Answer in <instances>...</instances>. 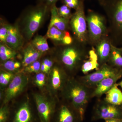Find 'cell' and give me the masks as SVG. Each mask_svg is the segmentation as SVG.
I'll list each match as a JSON object with an SVG mask.
<instances>
[{"mask_svg":"<svg viewBox=\"0 0 122 122\" xmlns=\"http://www.w3.org/2000/svg\"><path fill=\"white\" fill-rule=\"evenodd\" d=\"M83 45L75 40L71 45L56 46L54 49L52 57L55 62L70 77H74L81 70L82 66L88 58V53Z\"/></svg>","mask_w":122,"mask_h":122,"instance_id":"6da1fadb","label":"cell"},{"mask_svg":"<svg viewBox=\"0 0 122 122\" xmlns=\"http://www.w3.org/2000/svg\"><path fill=\"white\" fill-rule=\"evenodd\" d=\"M94 89L87 87L75 77H70L61 92V100L73 107L83 121Z\"/></svg>","mask_w":122,"mask_h":122,"instance_id":"7a4b0ae2","label":"cell"},{"mask_svg":"<svg viewBox=\"0 0 122 122\" xmlns=\"http://www.w3.org/2000/svg\"><path fill=\"white\" fill-rule=\"evenodd\" d=\"M50 12V9L49 7L40 4L24 10L20 18L21 20L16 24L25 41H30Z\"/></svg>","mask_w":122,"mask_h":122,"instance_id":"3957f363","label":"cell"},{"mask_svg":"<svg viewBox=\"0 0 122 122\" xmlns=\"http://www.w3.org/2000/svg\"><path fill=\"white\" fill-rule=\"evenodd\" d=\"M99 2L108 18L112 43L115 46L122 45V0H102Z\"/></svg>","mask_w":122,"mask_h":122,"instance_id":"277c9868","label":"cell"},{"mask_svg":"<svg viewBox=\"0 0 122 122\" xmlns=\"http://www.w3.org/2000/svg\"><path fill=\"white\" fill-rule=\"evenodd\" d=\"M89 41L96 45L101 39L108 35V28L105 17L91 10L86 16Z\"/></svg>","mask_w":122,"mask_h":122,"instance_id":"5b68a950","label":"cell"},{"mask_svg":"<svg viewBox=\"0 0 122 122\" xmlns=\"http://www.w3.org/2000/svg\"><path fill=\"white\" fill-rule=\"evenodd\" d=\"M70 26L75 40L83 45L89 41L83 0H81L78 7L72 14L70 20Z\"/></svg>","mask_w":122,"mask_h":122,"instance_id":"8992f818","label":"cell"},{"mask_svg":"<svg viewBox=\"0 0 122 122\" xmlns=\"http://www.w3.org/2000/svg\"><path fill=\"white\" fill-rule=\"evenodd\" d=\"M70 77L65 70L55 62L47 76L46 91L48 94L59 100V96Z\"/></svg>","mask_w":122,"mask_h":122,"instance_id":"52a82bcc","label":"cell"},{"mask_svg":"<svg viewBox=\"0 0 122 122\" xmlns=\"http://www.w3.org/2000/svg\"><path fill=\"white\" fill-rule=\"evenodd\" d=\"M34 98L39 122H51L56 108L57 100L49 95L44 93H35Z\"/></svg>","mask_w":122,"mask_h":122,"instance_id":"ba28073f","label":"cell"},{"mask_svg":"<svg viewBox=\"0 0 122 122\" xmlns=\"http://www.w3.org/2000/svg\"><path fill=\"white\" fill-rule=\"evenodd\" d=\"M29 81L28 74L21 71L16 74L14 77L4 91L0 94L2 105L8 104L10 102L22 93Z\"/></svg>","mask_w":122,"mask_h":122,"instance_id":"9c48e42d","label":"cell"},{"mask_svg":"<svg viewBox=\"0 0 122 122\" xmlns=\"http://www.w3.org/2000/svg\"><path fill=\"white\" fill-rule=\"evenodd\" d=\"M113 119H122L121 106L112 105L105 99H99L94 106L92 120L93 121Z\"/></svg>","mask_w":122,"mask_h":122,"instance_id":"30bf717a","label":"cell"},{"mask_svg":"<svg viewBox=\"0 0 122 122\" xmlns=\"http://www.w3.org/2000/svg\"><path fill=\"white\" fill-rule=\"evenodd\" d=\"M122 69L114 68L106 63L99 67L96 71L77 78L81 83L87 87L94 89L101 81L107 78L114 75Z\"/></svg>","mask_w":122,"mask_h":122,"instance_id":"8fae6325","label":"cell"},{"mask_svg":"<svg viewBox=\"0 0 122 122\" xmlns=\"http://www.w3.org/2000/svg\"><path fill=\"white\" fill-rule=\"evenodd\" d=\"M8 122H39L36 110H33L28 100L23 101L13 109H11Z\"/></svg>","mask_w":122,"mask_h":122,"instance_id":"7c38bea8","label":"cell"},{"mask_svg":"<svg viewBox=\"0 0 122 122\" xmlns=\"http://www.w3.org/2000/svg\"><path fill=\"white\" fill-rule=\"evenodd\" d=\"M57 105L51 122H82L79 114L71 105L61 100Z\"/></svg>","mask_w":122,"mask_h":122,"instance_id":"4fadbf2b","label":"cell"},{"mask_svg":"<svg viewBox=\"0 0 122 122\" xmlns=\"http://www.w3.org/2000/svg\"><path fill=\"white\" fill-rule=\"evenodd\" d=\"M25 42L16 23L9 24L5 43L9 47L18 52L24 47Z\"/></svg>","mask_w":122,"mask_h":122,"instance_id":"5bb4252c","label":"cell"},{"mask_svg":"<svg viewBox=\"0 0 122 122\" xmlns=\"http://www.w3.org/2000/svg\"><path fill=\"white\" fill-rule=\"evenodd\" d=\"M122 77V71L101 81L94 89L92 95V98L95 97L100 98L103 94L106 93Z\"/></svg>","mask_w":122,"mask_h":122,"instance_id":"9a60e30c","label":"cell"},{"mask_svg":"<svg viewBox=\"0 0 122 122\" xmlns=\"http://www.w3.org/2000/svg\"><path fill=\"white\" fill-rule=\"evenodd\" d=\"M112 44L110 39L106 37L101 39L96 44L95 51L99 66L107 63L111 52Z\"/></svg>","mask_w":122,"mask_h":122,"instance_id":"2e32d148","label":"cell"},{"mask_svg":"<svg viewBox=\"0 0 122 122\" xmlns=\"http://www.w3.org/2000/svg\"><path fill=\"white\" fill-rule=\"evenodd\" d=\"M21 50L22 51L21 62L23 68L38 61L44 54L38 51L30 42H28Z\"/></svg>","mask_w":122,"mask_h":122,"instance_id":"e0dca14e","label":"cell"},{"mask_svg":"<svg viewBox=\"0 0 122 122\" xmlns=\"http://www.w3.org/2000/svg\"><path fill=\"white\" fill-rule=\"evenodd\" d=\"M51 20L48 28L54 26L59 30L65 31L70 30V20L66 19L59 15L58 8L56 5L50 9Z\"/></svg>","mask_w":122,"mask_h":122,"instance_id":"ac0fdd59","label":"cell"},{"mask_svg":"<svg viewBox=\"0 0 122 122\" xmlns=\"http://www.w3.org/2000/svg\"><path fill=\"white\" fill-rule=\"evenodd\" d=\"M88 59H86L82 66L81 71L84 74H88L91 71L99 68L98 58L95 50H91L88 52Z\"/></svg>","mask_w":122,"mask_h":122,"instance_id":"d6986e66","label":"cell"},{"mask_svg":"<svg viewBox=\"0 0 122 122\" xmlns=\"http://www.w3.org/2000/svg\"><path fill=\"white\" fill-rule=\"evenodd\" d=\"M117 83L106 94L104 99L112 105L121 106L122 105V92L118 87Z\"/></svg>","mask_w":122,"mask_h":122,"instance_id":"ffe728a7","label":"cell"},{"mask_svg":"<svg viewBox=\"0 0 122 122\" xmlns=\"http://www.w3.org/2000/svg\"><path fill=\"white\" fill-rule=\"evenodd\" d=\"M114 68L122 69V55L118 48L112 44L111 52L107 63Z\"/></svg>","mask_w":122,"mask_h":122,"instance_id":"44dd1931","label":"cell"},{"mask_svg":"<svg viewBox=\"0 0 122 122\" xmlns=\"http://www.w3.org/2000/svg\"><path fill=\"white\" fill-rule=\"evenodd\" d=\"M65 31L59 30L53 26L48 29L46 36L52 41L56 46L61 45L64 36Z\"/></svg>","mask_w":122,"mask_h":122,"instance_id":"7402d4cb","label":"cell"},{"mask_svg":"<svg viewBox=\"0 0 122 122\" xmlns=\"http://www.w3.org/2000/svg\"><path fill=\"white\" fill-rule=\"evenodd\" d=\"M0 69L16 74L22 71L23 67L21 61L11 59L0 62Z\"/></svg>","mask_w":122,"mask_h":122,"instance_id":"603a6c76","label":"cell"},{"mask_svg":"<svg viewBox=\"0 0 122 122\" xmlns=\"http://www.w3.org/2000/svg\"><path fill=\"white\" fill-rule=\"evenodd\" d=\"M47 39L46 36L37 35L30 42L38 51L44 54L50 50Z\"/></svg>","mask_w":122,"mask_h":122,"instance_id":"cb8c5ba5","label":"cell"},{"mask_svg":"<svg viewBox=\"0 0 122 122\" xmlns=\"http://www.w3.org/2000/svg\"><path fill=\"white\" fill-rule=\"evenodd\" d=\"M18 52L10 48L5 43H0V62L14 59L17 56Z\"/></svg>","mask_w":122,"mask_h":122,"instance_id":"d4e9b609","label":"cell"},{"mask_svg":"<svg viewBox=\"0 0 122 122\" xmlns=\"http://www.w3.org/2000/svg\"><path fill=\"white\" fill-rule=\"evenodd\" d=\"M48 75L43 72H40L35 74L33 79L34 85L42 92L46 91Z\"/></svg>","mask_w":122,"mask_h":122,"instance_id":"484cf974","label":"cell"},{"mask_svg":"<svg viewBox=\"0 0 122 122\" xmlns=\"http://www.w3.org/2000/svg\"><path fill=\"white\" fill-rule=\"evenodd\" d=\"M16 74L0 69V90L3 92L7 87Z\"/></svg>","mask_w":122,"mask_h":122,"instance_id":"4316f807","label":"cell"},{"mask_svg":"<svg viewBox=\"0 0 122 122\" xmlns=\"http://www.w3.org/2000/svg\"><path fill=\"white\" fill-rule=\"evenodd\" d=\"M41 62L39 60L24 67L22 71L27 74L33 73L36 74L41 72Z\"/></svg>","mask_w":122,"mask_h":122,"instance_id":"83f0119b","label":"cell"},{"mask_svg":"<svg viewBox=\"0 0 122 122\" xmlns=\"http://www.w3.org/2000/svg\"><path fill=\"white\" fill-rule=\"evenodd\" d=\"M10 112L11 109L8 104L1 105L0 108V122H8Z\"/></svg>","mask_w":122,"mask_h":122,"instance_id":"f1b7e54d","label":"cell"},{"mask_svg":"<svg viewBox=\"0 0 122 122\" xmlns=\"http://www.w3.org/2000/svg\"><path fill=\"white\" fill-rule=\"evenodd\" d=\"M9 24L0 20V43H5L8 30Z\"/></svg>","mask_w":122,"mask_h":122,"instance_id":"f546056e","label":"cell"},{"mask_svg":"<svg viewBox=\"0 0 122 122\" xmlns=\"http://www.w3.org/2000/svg\"><path fill=\"white\" fill-rule=\"evenodd\" d=\"M58 12L61 16L66 19L70 20L73 14L71 11V9L65 5L58 8Z\"/></svg>","mask_w":122,"mask_h":122,"instance_id":"4dcf8cb0","label":"cell"},{"mask_svg":"<svg viewBox=\"0 0 122 122\" xmlns=\"http://www.w3.org/2000/svg\"><path fill=\"white\" fill-rule=\"evenodd\" d=\"M74 41V38L72 37L69 30H66L65 31L61 45H69L72 44Z\"/></svg>","mask_w":122,"mask_h":122,"instance_id":"1f68e13d","label":"cell"},{"mask_svg":"<svg viewBox=\"0 0 122 122\" xmlns=\"http://www.w3.org/2000/svg\"><path fill=\"white\" fill-rule=\"evenodd\" d=\"M63 5H66L70 9L76 10L80 4L81 0H61Z\"/></svg>","mask_w":122,"mask_h":122,"instance_id":"d6a6232c","label":"cell"},{"mask_svg":"<svg viewBox=\"0 0 122 122\" xmlns=\"http://www.w3.org/2000/svg\"><path fill=\"white\" fill-rule=\"evenodd\" d=\"M42 62L45 64L49 72L51 70L55 62L54 59L52 57H46L43 59Z\"/></svg>","mask_w":122,"mask_h":122,"instance_id":"836d02e7","label":"cell"},{"mask_svg":"<svg viewBox=\"0 0 122 122\" xmlns=\"http://www.w3.org/2000/svg\"><path fill=\"white\" fill-rule=\"evenodd\" d=\"M59 0H37V4H42L47 6L50 9L56 5L57 2Z\"/></svg>","mask_w":122,"mask_h":122,"instance_id":"e575fe53","label":"cell"},{"mask_svg":"<svg viewBox=\"0 0 122 122\" xmlns=\"http://www.w3.org/2000/svg\"><path fill=\"white\" fill-rule=\"evenodd\" d=\"M105 122H122L121 119H113L105 120Z\"/></svg>","mask_w":122,"mask_h":122,"instance_id":"d590c367","label":"cell"},{"mask_svg":"<svg viewBox=\"0 0 122 122\" xmlns=\"http://www.w3.org/2000/svg\"><path fill=\"white\" fill-rule=\"evenodd\" d=\"M118 86H119L122 88V81L119 83H117Z\"/></svg>","mask_w":122,"mask_h":122,"instance_id":"8d00e7d4","label":"cell"},{"mask_svg":"<svg viewBox=\"0 0 122 122\" xmlns=\"http://www.w3.org/2000/svg\"><path fill=\"white\" fill-rule=\"evenodd\" d=\"M118 49L119 50V51H120V52L122 54V48H118Z\"/></svg>","mask_w":122,"mask_h":122,"instance_id":"74e56055","label":"cell"},{"mask_svg":"<svg viewBox=\"0 0 122 122\" xmlns=\"http://www.w3.org/2000/svg\"><path fill=\"white\" fill-rule=\"evenodd\" d=\"M98 0L99 1H100L102 0Z\"/></svg>","mask_w":122,"mask_h":122,"instance_id":"f35d334b","label":"cell"},{"mask_svg":"<svg viewBox=\"0 0 122 122\" xmlns=\"http://www.w3.org/2000/svg\"></svg>","mask_w":122,"mask_h":122,"instance_id":"ab89813d","label":"cell"}]
</instances>
